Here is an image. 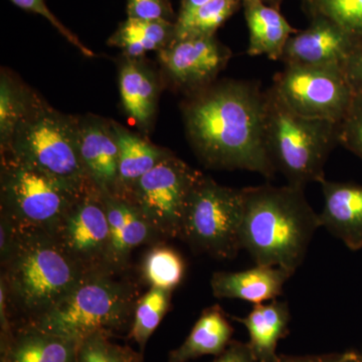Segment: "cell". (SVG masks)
<instances>
[{
    "mask_svg": "<svg viewBox=\"0 0 362 362\" xmlns=\"http://www.w3.org/2000/svg\"><path fill=\"white\" fill-rule=\"evenodd\" d=\"M11 1L13 2V4H16V6L25 9V11L40 14V16H42V18H45V20L49 21L68 42L75 45L78 49H80L86 57H94L93 52H90L87 47H85V45L78 40V37H76L74 33H71L70 30L54 16V13L49 11V7L45 4V0H11Z\"/></svg>",
    "mask_w": 362,
    "mask_h": 362,
    "instance_id": "cell-32",
    "label": "cell"
},
{
    "mask_svg": "<svg viewBox=\"0 0 362 362\" xmlns=\"http://www.w3.org/2000/svg\"><path fill=\"white\" fill-rule=\"evenodd\" d=\"M211 362H258L247 343L232 341Z\"/></svg>",
    "mask_w": 362,
    "mask_h": 362,
    "instance_id": "cell-36",
    "label": "cell"
},
{
    "mask_svg": "<svg viewBox=\"0 0 362 362\" xmlns=\"http://www.w3.org/2000/svg\"><path fill=\"white\" fill-rule=\"evenodd\" d=\"M86 190L69 187L7 154L2 159L1 216H6L18 232L54 235Z\"/></svg>",
    "mask_w": 362,
    "mask_h": 362,
    "instance_id": "cell-7",
    "label": "cell"
},
{
    "mask_svg": "<svg viewBox=\"0 0 362 362\" xmlns=\"http://www.w3.org/2000/svg\"><path fill=\"white\" fill-rule=\"evenodd\" d=\"M164 0H128V18L141 21H168Z\"/></svg>",
    "mask_w": 362,
    "mask_h": 362,
    "instance_id": "cell-34",
    "label": "cell"
},
{
    "mask_svg": "<svg viewBox=\"0 0 362 362\" xmlns=\"http://www.w3.org/2000/svg\"><path fill=\"white\" fill-rule=\"evenodd\" d=\"M109 333H93L77 345L75 362H142V352L112 341Z\"/></svg>",
    "mask_w": 362,
    "mask_h": 362,
    "instance_id": "cell-28",
    "label": "cell"
},
{
    "mask_svg": "<svg viewBox=\"0 0 362 362\" xmlns=\"http://www.w3.org/2000/svg\"><path fill=\"white\" fill-rule=\"evenodd\" d=\"M324 204L320 225L341 240L350 251L362 249V187L349 182L324 180Z\"/></svg>",
    "mask_w": 362,
    "mask_h": 362,
    "instance_id": "cell-14",
    "label": "cell"
},
{
    "mask_svg": "<svg viewBox=\"0 0 362 362\" xmlns=\"http://www.w3.org/2000/svg\"><path fill=\"white\" fill-rule=\"evenodd\" d=\"M266 90L254 81L225 80L190 95L183 106L188 140L213 169L277 173L266 146Z\"/></svg>",
    "mask_w": 362,
    "mask_h": 362,
    "instance_id": "cell-1",
    "label": "cell"
},
{
    "mask_svg": "<svg viewBox=\"0 0 362 362\" xmlns=\"http://www.w3.org/2000/svg\"><path fill=\"white\" fill-rule=\"evenodd\" d=\"M121 100L128 115L147 126L156 111V87L146 71L134 63L123 66L119 78Z\"/></svg>",
    "mask_w": 362,
    "mask_h": 362,
    "instance_id": "cell-23",
    "label": "cell"
},
{
    "mask_svg": "<svg viewBox=\"0 0 362 362\" xmlns=\"http://www.w3.org/2000/svg\"><path fill=\"white\" fill-rule=\"evenodd\" d=\"M4 154L81 192L95 187L81 158L78 124L49 107H28Z\"/></svg>",
    "mask_w": 362,
    "mask_h": 362,
    "instance_id": "cell-6",
    "label": "cell"
},
{
    "mask_svg": "<svg viewBox=\"0 0 362 362\" xmlns=\"http://www.w3.org/2000/svg\"><path fill=\"white\" fill-rule=\"evenodd\" d=\"M270 89L298 115L337 124L354 99L339 66L285 65L274 77Z\"/></svg>",
    "mask_w": 362,
    "mask_h": 362,
    "instance_id": "cell-10",
    "label": "cell"
},
{
    "mask_svg": "<svg viewBox=\"0 0 362 362\" xmlns=\"http://www.w3.org/2000/svg\"><path fill=\"white\" fill-rule=\"evenodd\" d=\"M102 194L110 226L112 270L125 272L133 250L162 239L129 202Z\"/></svg>",
    "mask_w": 362,
    "mask_h": 362,
    "instance_id": "cell-17",
    "label": "cell"
},
{
    "mask_svg": "<svg viewBox=\"0 0 362 362\" xmlns=\"http://www.w3.org/2000/svg\"><path fill=\"white\" fill-rule=\"evenodd\" d=\"M242 221V189L225 187L202 175L188 202L181 240L199 254L235 259L243 250Z\"/></svg>",
    "mask_w": 362,
    "mask_h": 362,
    "instance_id": "cell-8",
    "label": "cell"
},
{
    "mask_svg": "<svg viewBox=\"0 0 362 362\" xmlns=\"http://www.w3.org/2000/svg\"><path fill=\"white\" fill-rule=\"evenodd\" d=\"M233 327L220 305L204 309L182 344L169 352L168 362H188L220 356L232 342Z\"/></svg>",
    "mask_w": 362,
    "mask_h": 362,
    "instance_id": "cell-21",
    "label": "cell"
},
{
    "mask_svg": "<svg viewBox=\"0 0 362 362\" xmlns=\"http://www.w3.org/2000/svg\"><path fill=\"white\" fill-rule=\"evenodd\" d=\"M175 23L168 21H141L129 18L116 33V45L130 57H140L145 52L164 49L173 40Z\"/></svg>",
    "mask_w": 362,
    "mask_h": 362,
    "instance_id": "cell-24",
    "label": "cell"
},
{
    "mask_svg": "<svg viewBox=\"0 0 362 362\" xmlns=\"http://www.w3.org/2000/svg\"><path fill=\"white\" fill-rule=\"evenodd\" d=\"M243 0H240V4H242ZM262 2L267 4V6L275 7V8L279 9V6L282 4L283 0H261Z\"/></svg>",
    "mask_w": 362,
    "mask_h": 362,
    "instance_id": "cell-39",
    "label": "cell"
},
{
    "mask_svg": "<svg viewBox=\"0 0 362 362\" xmlns=\"http://www.w3.org/2000/svg\"><path fill=\"white\" fill-rule=\"evenodd\" d=\"M341 69L354 97L362 98V40H356Z\"/></svg>",
    "mask_w": 362,
    "mask_h": 362,
    "instance_id": "cell-33",
    "label": "cell"
},
{
    "mask_svg": "<svg viewBox=\"0 0 362 362\" xmlns=\"http://www.w3.org/2000/svg\"><path fill=\"white\" fill-rule=\"evenodd\" d=\"M266 146L288 185L305 187L325 180L324 168L339 145L338 124L298 115L266 90Z\"/></svg>",
    "mask_w": 362,
    "mask_h": 362,
    "instance_id": "cell-5",
    "label": "cell"
},
{
    "mask_svg": "<svg viewBox=\"0 0 362 362\" xmlns=\"http://www.w3.org/2000/svg\"><path fill=\"white\" fill-rule=\"evenodd\" d=\"M272 362H362V356L354 350H349L340 354H321V356H278L277 358Z\"/></svg>",
    "mask_w": 362,
    "mask_h": 362,
    "instance_id": "cell-35",
    "label": "cell"
},
{
    "mask_svg": "<svg viewBox=\"0 0 362 362\" xmlns=\"http://www.w3.org/2000/svg\"><path fill=\"white\" fill-rule=\"evenodd\" d=\"M338 142L362 160V98L354 97L346 115L338 123Z\"/></svg>",
    "mask_w": 362,
    "mask_h": 362,
    "instance_id": "cell-31",
    "label": "cell"
},
{
    "mask_svg": "<svg viewBox=\"0 0 362 362\" xmlns=\"http://www.w3.org/2000/svg\"><path fill=\"white\" fill-rule=\"evenodd\" d=\"M77 345L33 324H14L1 338V362H75Z\"/></svg>",
    "mask_w": 362,
    "mask_h": 362,
    "instance_id": "cell-18",
    "label": "cell"
},
{
    "mask_svg": "<svg viewBox=\"0 0 362 362\" xmlns=\"http://www.w3.org/2000/svg\"><path fill=\"white\" fill-rule=\"evenodd\" d=\"M230 58V49L214 35L175 40L159 51L169 77L190 95L213 85Z\"/></svg>",
    "mask_w": 362,
    "mask_h": 362,
    "instance_id": "cell-12",
    "label": "cell"
},
{
    "mask_svg": "<svg viewBox=\"0 0 362 362\" xmlns=\"http://www.w3.org/2000/svg\"><path fill=\"white\" fill-rule=\"evenodd\" d=\"M242 6L249 30L247 54L281 61L288 40L298 30L288 23L278 8L267 6L261 0H243Z\"/></svg>",
    "mask_w": 362,
    "mask_h": 362,
    "instance_id": "cell-19",
    "label": "cell"
},
{
    "mask_svg": "<svg viewBox=\"0 0 362 362\" xmlns=\"http://www.w3.org/2000/svg\"><path fill=\"white\" fill-rule=\"evenodd\" d=\"M233 319L246 327L250 337L247 344L258 362H272L277 358L278 343L287 335L291 319L288 302L273 300L255 305L246 317Z\"/></svg>",
    "mask_w": 362,
    "mask_h": 362,
    "instance_id": "cell-20",
    "label": "cell"
},
{
    "mask_svg": "<svg viewBox=\"0 0 362 362\" xmlns=\"http://www.w3.org/2000/svg\"><path fill=\"white\" fill-rule=\"evenodd\" d=\"M13 251L1 265L9 313L33 323L52 310L87 275L52 233L18 232ZM14 325V324H13Z\"/></svg>",
    "mask_w": 362,
    "mask_h": 362,
    "instance_id": "cell-3",
    "label": "cell"
},
{
    "mask_svg": "<svg viewBox=\"0 0 362 362\" xmlns=\"http://www.w3.org/2000/svg\"><path fill=\"white\" fill-rule=\"evenodd\" d=\"M308 13L334 21L356 40H362V0H303Z\"/></svg>",
    "mask_w": 362,
    "mask_h": 362,
    "instance_id": "cell-29",
    "label": "cell"
},
{
    "mask_svg": "<svg viewBox=\"0 0 362 362\" xmlns=\"http://www.w3.org/2000/svg\"><path fill=\"white\" fill-rule=\"evenodd\" d=\"M294 272L282 267L256 265L249 270L216 272L211 279V291L218 299H239L255 305L281 296Z\"/></svg>",
    "mask_w": 362,
    "mask_h": 362,
    "instance_id": "cell-16",
    "label": "cell"
},
{
    "mask_svg": "<svg viewBox=\"0 0 362 362\" xmlns=\"http://www.w3.org/2000/svg\"><path fill=\"white\" fill-rule=\"evenodd\" d=\"M211 0H182L180 6V14H178L177 20H182V18H187L194 11H197L199 7L204 6L207 2Z\"/></svg>",
    "mask_w": 362,
    "mask_h": 362,
    "instance_id": "cell-38",
    "label": "cell"
},
{
    "mask_svg": "<svg viewBox=\"0 0 362 362\" xmlns=\"http://www.w3.org/2000/svg\"><path fill=\"white\" fill-rule=\"evenodd\" d=\"M124 273L87 274L52 310L28 324L77 343L99 331L114 337L132 324L142 296L138 285Z\"/></svg>",
    "mask_w": 362,
    "mask_h": 362,
    "instance_id": "cell-4",
    "label": "cell"
},
{
    "mask_svg": "<svg viewBox=\"0 0 362 362\" xmlns=\"http://www.w3.org/2000/svg\"><path fill=\"white\" fill-rule=\"evenodd\" d=\"M52 235L85 273L113 271L110 226L103 194L96 187L78 197Z\"/></svg>",
    "mask_w": 362,
    "mask_h": 362,
    "instance_id": "cell-11",
    "label": "cell"
},
{
    "mask_svg": "<svg viewBox=\"0 0 362 362\" xmlns=\"http://www.w3.org/2000/svg\"><path fill=\"white\" fill-rule=\"evenodd\" d=\"M141 272L150 287L173 292L185 278V262L173 247L156 245L145 255Z\"/></svg>",
    "mask_w": 362,
    "mask_h": 362,
    "instance_id": "cell-26",
    "label": "cell"
},
{
    "mask_svg": "<svg viewBox=\"0 0 362 362\" xmlns=\"http://www.w3.org/2000/svg\"><path fill=\"white\" fill-rule=\"evenodd\" d=\"M78 146L93 185L103 194L120 199L119 150L112 128L97 120L78 124Z\"/></svg>",
    "mask_w": 362,
    "mask_h": 362,
    "instance_id": "cell-15",
    "label": "cell"
},
{
    "mask_svg": "<svg viewBox=\"0 0 362 362\" xmlns=\"http://www.w3.org/2000/svg\"><path fill=\"white\" fill-rule=\"evenodd\" d=\"M202 175L170 152L136 181L124 201L141 214L162 240H181L188 202Z\"/></svg>",
    "mask_w": 362,
    "mask_h": 362,
    "instance_id": "cell-9",
    "label": "cell"
},
{
    "mask_svg": "<svg viewBox=\"0 0 362 362\" xmlns=\"http://www.w3.org/2000/svg\"><path fill=\"white\" fill-rule=\"evenodd\" d=\"M304 189L288 183L242 188L240 244L256 265L282 267L295 273L303 264L321 228Z\"/></svg>",
    "mask_w": 362,
    "mask_h": 362,
    "instance_id": "cell-2",
    "label": "cell"
},
{
    "mask_svg": "<svg viewBox=\"0 0 362 362\" xmlns=\"http://www.w3.org/2000/svg\"><path fill=\"white\" fill-rule=\"evenodd\" d=\"M310 16L308 28L288 40L281 61L285 65L341 66L356 40L329 18L319 14Z\"/></svg>",
    "mask_w": 362,
    "mask_h": 362,
    "instance_id": "cell-13",
    "label": "cell"
},
{
    "mask_svg": "<svg viewBox=\"0 0 362 362\" xmlns=\"http://www.w3.org/2000/svg\"><path fill=\"white\" fill-rule=\"evenodd\" d=\"M28 102L21 96L18 89L2 75L0 83V139L2 149H6L11 142L16 126L28 110Z\"/></svg>",
    "mask_w": 362,
    "mask_h": 362,
    "instance_id": "cell-30",
    "label": "cell"
},
{
    "mask_svg": "<svg viewBox=\"0 0 362 362\" xmlns=\"http://www.w3.org/2000/svg\"><path fill=\"white\" fill-rule=\"evenodd\" d=\"M171 297L173 291L150 287L138 300L129 337L139 345L141 352L170 308Z\"/></svg>",
    "mask_w": 362,
    "mask_h": 362,
    "instance_id": "cell-27",
    "label": "cell"
},
{
    "mask_svg": "<svg viewBox=\"0 0 362 362\" xmlns=\"http://www.w3.org/2000/svg\"><path fill=\"white\" fill-rule=\"evenodd\" d=\"M240 4V0H211L187 18L175 21L173 42L189 37H213Z\"/></svg>",
    "mask_w": 362,
    "mask_h": 362,
    "instance_id": "cell-25",
    "label": "cell"
},
{
    "mask_svg": "<svg viewBox=\"0 0 362 362\" xmlns=\"http://www.w3.org/2000/svg\"><path fill=\"white\" fill-rule=\"evenodd\" d=\"M16 230L6 216L0 218V263L8 259L16 242Z\"/></svg>",
    "mask_w": 362,
    "mask_h": 362,
    "instance_id": "cell-37",
    "label": "cell"
},
{
    "mask_svg": "<svg viewBox=\"0 0 362 362\" xmlns=\"http://www.w3.org/2000/svg\"><path fill=\"white\" fill-rule=\"evenodd\" d=\"M119 150L120 199H125L131 187L157 165L170 152L154 146L116 124L112 126Z\"/></svg>",
    "mask_w": 362,
    "mask_h": 362,
    "instance_id": "cell-22",
    "label": "cell"
}]
</instances>
